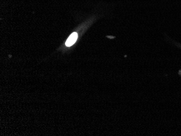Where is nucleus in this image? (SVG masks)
I'll use <instances>...</instances> for the list:
<instances>
[{
  "label": "nucleus",
  "instance_id": "f257e3e1",
  "mask_svg": "<svg viewBox=\"0 0 181 136\" xmlns=\"http://www.w3.org/2000/svg\"><path fill=\"white\" fill-rule=\"evenodd\" d=\"M77 38H78V34L75 32L72 33L66 41V43H65L66 46L70 47L73 44H74V43L77 40Z\"/></svg>",
  "mask_w": 181,
  "mask_h": 136
}]
</instances>
